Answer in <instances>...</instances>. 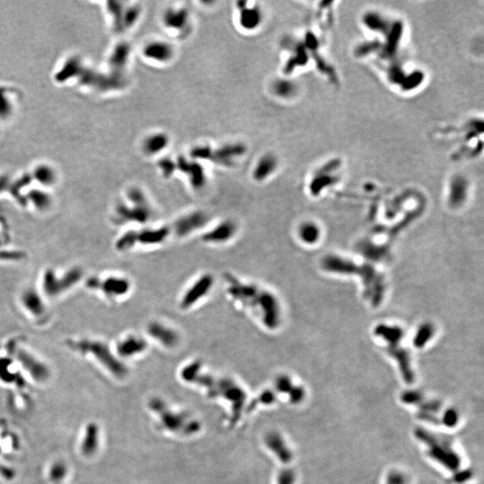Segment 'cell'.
I'll return each instance as SVG.
<instances>
[{
    "label": "cell",
    "mask_w": 484,
    "mask_h": 484,
    "mask_svg": "<svg viewBox=\"0 0 484 484\" xmlns=\"http://www.w3.org/2000/svg\"><path fill=\"white\" fill-rule=\"evenodd\" d=\"M149 407L158 415L161 428L168 431L189 436L197 432L200 430L199 422L189 418L184 412H177L171 410L167 406L164 401L161 399H152L150 401Z\"/></svg>",
    "instance_id": "6da1fadb"
},
{
    "label": "cell",
    "mask_w": 484,
    "mask_h": 484,
    "mask_svg": "<svg viewBox=\"0 0 484 484\" xmlns=\"http://www.w3.org/2000/svg\"><path fill=\"white\" fill-rule=\"evenodd\" d=\"M417 437L429 447V454L436 461L442 464L450 470H456L460 466V458L452 448V444L448 438L436 434L417 430Z\"/></svg>",
    "instance_id": "7a4b0ae2"
},
{
    "label": "cell",
    "mask_w": 484,
    "mask_h": 484,
    "mask_svg": "<svg viewBox=\"0 0 484 484\" xmlns=\"http://www.w3.org/2000/svg\"><path fill=\"white\" fill-rule=\"evenodd\" d=\"M207 394L213 398L221 396L227 400L232 405V424L233 425L239 421L247 398L242 387L233 379L223 377L215 380L213 386L207 390Z\"/></svg>",
    "instance_id": "3957f363"
},
{
    "label": "cell",
    "mask_w": 484,
    "mask_h": 484,
    "mask_svg": "<svg viewBox=\"0 0 484 484\" xmlns=\"http://www.w3.org/2000/svg\"><path fill=\"white\" fill-rule=\"evenodd\" d=\"M251 308L256 310L265 327L270 330L278 327L281 320V308L277 298L272 292L260 289Z\"/></svg>",
    "instance_id": "277c9868"
},
{
    "label": "cell",
    "mask_w": 484,
    "mask_h": 484,
    "mask_svg": "<svg viewBox=\"0 0 484 484\" xmlns=\"http://www.w3.org/2000/svg\"><path fill=\"white\" fill-rule=\"evenodd\" d=\"M129 200L132 203L130 207L122 206L118 209V215L125 221H133L138 223L148 222L152 216V207L144 194L140 190L134 189L129 193Z\"/></svg>",
    "instance_id": "5b68a950"
},
{
    "label": "cell",
    "mask_w": 484,
    "mask_h": 484,
    "mask_svg": "<svg viewBox=\"0 0 484 484\" xmlns=\"http://www.w3.org/2000/svg\"><path fill=\"white\" fill-rule=\"evenodd\" d=\"M215 284V278L210 273H204L188 287L179 302L181 309L193 308L198 302L207 296Z\"/></svg>",
    "instance_id": "8992f818"
},
{
    "label": "cell",
    "mask_w": 484,
    "mask_h": 484,
    "mask_svg": "<svg viewBox=\"0 0 484 484\" xmlns=\"http://www.w3.org/2000/svg\"><path fill=\"white\" fill-rule=\"evenodd\" d=\"M245 148L241 144H229L224 145L221 148L211 151L207 147L197 148L195 153V157H205V159L214 160L218 163L224 164L225 166L232 164L235 159L244 154Z\"/></svg>",
    "instance_id": "52a82bcc"
},
{
    "label": "cell",
    "mask_w": 484,
    "mask_h": 484,
    "mask_svg": "<svg viewBox=\"0 0 484 484\" xmlns=\"http://www.w3.org/2000/svg\"><path fill=\"white\" fill-rule=\"evenodd\" d=\"M208 221L207 215L201 211H195L179 218L173 224L172 232L178 237H187L203 228Z\"/></svg>",
    "instance_id": "ba28073f"
},
{
    "label": "cell",
    "mask_w": 484,
    "mask_h": 484,
    "mask_svg": "<svg viewBox=\"0 0 484 484\" xmlns=\"http://www.w3.org/2000/svg\"><path fill=\"white\" fill-rule=\"evenodd\" d=\"M237 231L238 227L235 222L231 220H224L205 232L202 236V239L205 243L213 245L224 244L233 239Z\"/></svg>",
    "instance_id": "9c48e42d"
},
{
    "label": "cell",
    "mask_w": 484,
    "mask_h": 484,
    "mask_svg": "<svg viewBox=\"0 0 484 484\" xmlns=\"http://www.w3.org/2000/svg\"><path fill=\"white\" fill-rule=\"evenodd\" d=\"M147 334L156 342L166 348H174L179 342V336L174 328L159 321H154L147 325Z\"/></svg>",
    "instance_id": "30bf717a"
},
{
    "label": "cell",
    "mask_w": 484,
    "mask_h": 484,
    "mask_svg": "<svg viewBox=\"0 0 484 484\" xmlns=\"http://www.w3.org/2000/svg\"><path fill=\"white\" fill-rule=\"evenodd\" d=\"M137 233V243L143 246H156L162 244L169 238L171 230L167 226L148 227Z\"/></svg>",
    "instance_id": "8fae6325"
},
{
    "label": "cell",
    "mask_w": 484,
    "mask_h": 484,
    "mask_svg": "<svg viewBox=\"0 0 484 484\" xmlns=\"http://www.w3.org/2000/svg\"><path fill=\"white\" fill-rule=\"evenodd\" d=\"M265 442L270 451H272V453L277 456V458L282 463L287 464L291 461L292 459L291 451L279 433H268L265 439Z\"/></svg>",
    "instance_id": "7c38bea8"
},
{
    "label": "cell",
    "mask_w": 484,
    "mask_h": 484,
    "mask_svg": "<svg viewBox=\"0 0 484 484\" xmlns=\"http://www.w3.org/2000/svg\"><path fill=\"white\" fill-rule=\"evenodd\" d=\"M173 49L164 41L150 42L144 47L143 54L146 58L156 62L166 63L173 57Z\"/></svg>",
    "instance_id": "4fadbf2b"
},
{
    "label": "cell",
    "mask_w": 484,
    "mask_h": 484,
    "mask_svg": "<svg viewBox=\"0 0 484 484\" xmlns=\"http://www.w3.org/2000/svg\"><path fill=\"white\" fill-rule=\"evenodd\" d=\"M147 342L145 339L141 336H128L120 342L118 346V352L120 355L125 357L136 356L137 354L143 353L147 349Z\"/></svg>",
    "instance_id": "5bb4252c"
},
{
    "label": "cell",
    "mask_w": 484,
    "mask_h": 484,
    "mask_svg": "<svg viewBox=\"0 0 484 484\" xmlns=\"http://www.w3.org/2000/svg\"><path fill=\"white\" fill-rule=\"evenodd\" d=\"M239 22L242 28L255 30L262 22V12L257 6H242L239 4Z\"/></svg>",
    "instance_id": "9a60e30c"
},
{
    "label": "cell",
    "mask_w": 484,
    "mask_h": 484,
    "mask_svg": "<svg viewBox=\"0 0 484 484\" xmlns=\"http://www.w3.org/2000/svg\"><path fill=\"white\" fill-rule=\"evenodd\" d=\"M179 166L188 175L190 183L192 185V188L195 189L204 188L205 184V174L201 166L194 162L188 163V161L184 160L179 161Z\"/></svg>",
    "instance_id": "2e32d148"
},
{
    "label": "cell",
    "mask_w": 484,
    "mask_h": 484,
    "mask_svg": "<svg viewBox=\"0 0 484 484\" xmlns=\"http://www.w3.org/2000/svg\"><path fill=\"white\" fill-rule=\"evenodd\" d=\"M275 159L272 155L268 154L261 157L258 161L253 171V178L256 181H263L270 176L276 168Z\"/></svg>",
    "instance_id": "e0dca14e"
},
{
    "label": "cell",
    "mask_w": 484,
    "mask_h": 484,
    "mask_svg": "<svg viewBox=\"0 0 484 484\" xmlns=\"http://www.w3.org/2000/svg\"><path fill=\"white\" fill-rule=\"evenodd\" d=\"M169 137L163 133H155L149 136L143 142V150L150 155L159 154L168 146Z\"/></svg>",
    "instance_id": "ac0fdd59"
},
{
    "label": "cell",
    "mask_w": 484,
    "mask_h": 484,
    "mask_svg": "<svg viewBox=\"0 0 484 484\" xmlns=\"http://www.w3.org/2000/svg\"><path fill=\"white\" fill-rule=\"evenodd\" d=\"M397 345L398 344L390 345L392 347L393 346L395 347L394 350H390V353L393 355L395 359L398 360L400 370H401V372L404 376L405 381L411 383V382L413 381V372L411 369L410 359H409L410 358H409L407 353L404 350L397 348Z\"/></svg>",
    "instance_id": "d6986e66"
},
{
    "label": "cell",
    "mask_w": 484,
    "mask_h": 484,
    "mask_svg": "<svg viewBox=\"0 0 484 484\" xmlns=\"http://www.w3.org/2000/svg\"><path fill=\"white\" fill-rule=\"evenodd\" d=\"M188 18L186 9L168 10L164 17V23L168 28L182 30L188 23Z\"/></svg>",
    "instance_id": "ffe728a7"
},
{
    "label": "cell",
    "mask_w": 484,
    "mask_h": 484,
    "mask_svg": "<svg viewBox=\"0 0 484 484\" xmlns=\"http://www.w3.org/2000/svg\"><path fill=\"white\" fill-rule=\"evenodd\" d=\"M130 289L129 282L124 278L112 277L106 281V290L109 296L125 295Z\"/></svg>",
    "instance_id": "44dd1931"
},
{
    "label": "cell",
    "mask_w": 484,
    "mask_h": 484,
    "mask_svg": "<svg viewBox=\"0 0 484 484\" xmlns=\"http://www.w3.org/2000/svg\"><path fill=\"white\" fill-rule=\"evenodd\" d=\"M376 334L377 336H382L387 342L390 343V345L399 344V342L403 338V331L395 326L379 325L376 328Z\"/></svg>",
    "instance_id": "7402d4cb"
},
{
    "label": "cell",
    "mask_w": 484,
    "mask_h": 484,
    "mask_svg": "<svg viewBox=\"0 0 484 484\" xmlns=\"http://www.w3.org/2000/svg\"><path fill=\"white\" fill-rule=\"evenodd\" d=\"M300 238L307 244H313L319 238V230L314 223H304L300 228Z\"/></svg>",
    "instance_id": "603a6c76"
},
{
    "label": "cell",
    "mask_w": 484,
    "mask_h": 484,
    "mask_svg": "<svg viewBox=\"0 0 484 484\" xmlns=\"http://www.w3.org/2000/svg\"><path fill=\"white\" fill-rule=\"evenodd\" d=\"M201 369H202V365L199 361H194V362H191L190 364L187 365L181 370V377H182L183 380L194 383L195 380L197 378V376L201 374Z\"/></svg>",
    "instance_id": "cb8c5ba5"
},
{
    "label": "cell",
    "mask_w": 484,
    "mask_h": 484,
    "mask_svg": "<svg viewBox=\"0 0 484 484\" xmlns=\"http://www.w3.org/2000/svg\"><path fill=\"white\" fill-rule=\"evenodd\" d=\"M433 335V327L429 324L422 325V327L419 329L417 335H416L415 343L417 347H422L425 345V343L430 339V337Z\"/></svg>",
    "instance_id": "d4e9b609"
},
{
    "label": "cell",
    "mask_w": 484,
    "mask_h": 484,
    "mask_svg": "<svg viewBox=\"0 0 484 484\" xmlns=\"http://www.w3.org/2000/svg\"><path fill=\"white\" fill-rule=\"evenodd\" d=\"M292 383L290 377L287 376H280L275 380V388L281 393L289 394L290 389L292 388Z\"/></svg>",
    "instance_id": "484cf974"
},
{
    "label": "cell",
    "mask_w": 484,
    "mask_h": 484,
    "mask_svg": "<svg viewBox=\"0 0 484 484\" xmlns=\"http://www.w3.org/2000/svg\"><path fill=\"white\" fill-rule=\"evenodd\" d=\"M273 401H274V394H273L272 391L270 390H267L265 392H263L259 396L258 398L256 399V401H254L255 403H253L252 405H251V407L249 408L250 410H253L256 405L258 404H264V405H270L272 404Z\"/></svg>",
    "instance_id": "4316f807"
},
{
    "label": "cell",
    "mask_w": 484,
    "mask_h": 484,
    "mask_svg": "<svg viewBox=\"0 0 484 484\" xmlns=\"http://www.w3.org/2000/svg\"><path fill=\"white\" fill-rule=\"evenodd\" d=\"M295 475L291 470H284L280 473L277 484H294Z\"/></svg>",
    "instance_id": "83f0119b"
},
{
    "label": "cell",
    "mask_w": 484,
    "mask_h": 484,
    "mask_svg": "<svg viewBox=\"0 0 484 484\" xmlns=\"http://www.w3.org/2000/svg\"><path fill=\"white\" fill-rule=\"evenodd\" d=\"M289 394H290V401L292 403H299L304 397V390L302 389V387L293 386L292 388L290 389Z\"/></svg>",
    "instance_id": "f1b7e54d"
},
{
    "label": "cell",
    "mask_w": 484,
    "mask_h": 484,
    "mask_svg": "<svg viewBox=\"0 0 484 484\" xmlns=\"http://www.w3.org/2000/svg\"><path fill=\"white\" fill-rule=\"evenodd\" d=\"M387 484H405V479L403 474L394 472L389 474Z\"/></svg>",
    "instance_id": "f546056e"
},
{
    "label": "cell",
    "mask_w": 484,
    "mask_h": 484,
    "mask_svg": "<svg viewBox=\"0 0 484 484\" xmlns=\"http://www.w3.org/2000/svg\"><path fill=\"white\" fill-rule=\"evenodd\" d=\"M457 421V414L454 411H448L445 414V423L448 426H453L456 424Z\"/></svg>",
    "instance_id": "4dcf8cb0"
}]
</instances>
